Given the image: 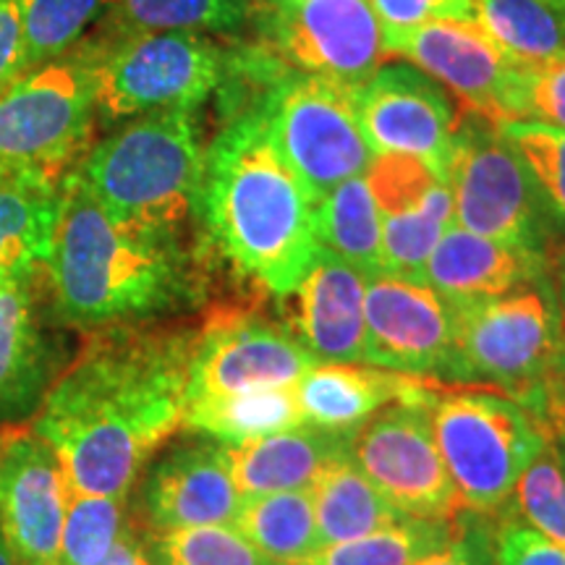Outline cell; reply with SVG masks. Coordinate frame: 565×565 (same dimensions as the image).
I'll return each instance as SVG.
<instances>
[{"label": "cell", "instance_id": "obj_1", "mask_svg": "<svg viewBox=\"0 0 565 565\" xmlns=\"http://www.w3.org/2000/svg\"><path fill=\"white\" fill-rule=\"evenodd\" d=\"M194 343V328L141 322L87 338L32 429L51 443L71 492L126 498L141 466L181 429Z\"/></svg>", "mask_w": 565, "mask_h": 565}, {"label": "cell", "instance_id": "obj_2", "mask_svg": "<svg viewBox=\"0 0 565 565\" xmlns=\"http://www.w3.org/2000/svg\"><path fill=\"white\" fill-rule=\"evenodd\" d=\"M45 275L61 320L89 330L192 307L204 291L183 238L116 223L76 171L63 179Z\"/></svg>", "mask_w": 565, "mask_h": 565}, {"label": "cell", "instance_id": "obj_3", "mask_svg": "<svg viewBox=\"0 0 565 565\" xmlns=\"http://www.w3.org/2000/svg\"><path fill=\"white\" fill-rule=\"evenodd\" d=\"M200 221L217 252L278 299L312 267L317 204L275 147L259 105L231 116L204 152Z\"/></svg>", "mask_w": 565, "mask_h": 565}, {"label": "cell", "instance_id": "obj_4", "mask_svg": "<svg viewBox=\"0 0 565 565\" xmlns=\"http://www.w3.org/2000/svg\"><path fill=\"white\" fill-rule=\"evenodd\" d=\"M204 152L196 108L158 110L92 147L76 173L116 223L183 238L200 217Z\"/></svg>", "mask_w": 565, "mask_h": 565}, {"label": "cell", "instance_id": "obj_5", "mask_svg": "<svg viewBox=\"0 0 565 565\" xmlns=\"http://www.w3.org/2000/svg\"><path fill=\"white\" fill-rule=\"evenodd\" d=\"M563 324L550 275L494 299L456 303L437 383L498 391L534 414Z\"/></svg>", "mask_w": 565, "mask_h": 565}, {"label": "cell", "instance_id": "obj_6", "mask_svg": "<svg viewBox=\"0 0 565 565\" xmlns=\"http://www.w3.org/2000/svg\"><path fill=\"white\" fill-rule=\"evenodd\" d=\"M435 440L466 511L498 515L550 437L513 398L487 387L437 385Z\"/></svg>", "mask_w": 565, "mask_h": 565}, {"label": "cell", "instance_id": "obj_7", "mask_svg": "<svg viewBox=\"0 0 565 565\" xmlns=\"http://www.w3.org/2000/svg\"><path fill=\"white\" fill-rule=\"evenodd\" d=\"M113 40L82 42L95 74L97 116L108 121L200 108L231 68V47L207 34L131 32Z\"/></svg>", "mask_w": 565, "mask_h": 565}, {"label": "cell", "instance_id": "obj_8", "mask_svg": "<svg viewBox=\"0 0 565 565\" xmlns=\"http://www.w3.org/2000/svg\"><path fill=\"white\" fill-rule=\"evenodd\" d=\"M95 74L84 45L40 63L0 92V179L63 181L95 124Z\"/></svg>", "mask_w": 565, "mask_h": 565}, {"label": "cell", "instance_id": "obj_9", "mask_svg": "<svg viewBox=\"0 0 565 565\" xmlns=\"http://www.w3.org/2000/svg\"><path fill=\"white\" fill-rule=\"evenodd\" d=\"M257 105L275 147L315 204L338 183L364 175L374 160L359 124L353 89L286 68Z\"/></svg>", "mask_w": 565, "mask_h": 565}, {"label": "cell", "instance_id": "obj_10", "mask_svg": "<svg viewBox=\"0 0 565 565\" xmlns=\"http://www.w3.org/2000/svg\"><path fill=\"white\" fill-rule=\"evenodd\" d=\"M448 183L458 228L547 254L553 217L524 160L498 126L463 113Z\"/></svg>", "mask_w": 565, "mask_h": 565}, {"label": "cell", "instance_id": "obj_11", "mask_svg": "<svg viewBox=\"0 0 565 565\" xmlns=\"http://www.w3.org/2000/svg\"><path fill=\"white\" fill-rule=\"evenodd\" d=\"M254 30L288 68L359 89L385 61V26L370 0H270Z\"/></svg>", "mask_w": 565, "mask_h": 565}, {"label": "cell", "instance_id": "obj_12", "mask_svg": "<svg viewBox=\"0 0 565 565\" xmlns=\"http://www.w3.org/2000/svg\"><path fill=\"white\" fill-rule=\"evenodd\" d=\"M427 406L391 404L374 412L351 429V461L408 519L454 521L466 508L445 469Z\"/></svg>", "mask_w": 565, "mask_h": 565}, {"label": "cell", "instance_id": "obj_13", "mask_svg": "<svg viewBox=\"0 0 565 565\" xmlns=\"http://www.w3.org/2000/svg\"><path fill=\"white\" fill-rule=\"evenodd\" d=\"M385 58H404L461 103L463 113L494 126L519 121V66L500 53L477 21H429L385 30Z\"/></svg>", "mask_w": 565, "mask_h": 565}, {"label": "cell", "instance_id": "obj_14", "mask_svg": "<svg viewBox=\"0 0 565 565\" xmlns=\"http://www.w3.org/2000/svg\"><path fill=\"white\" fill-rule=\"evenodd\" d=\"M353 105L374 158L414 154L448 179L463 110L435 79L412 63H383L353 89Z\"/></svg>", "mask_w": 565, "mask_h": 565}, {"label": "cell", "instance_id": "obj_15", "mask_svg": "<svg viewBox=\"0 0 565 565\" xmlns=\"http://www.w3.org/2000/svg\"><path fill=\"white\" fill-rule=\"evenodd\" d=\"M315 364L286 324L252 309H217L196 330L186 404L249 387L294 385Z\"/></svg>", "mask_w": 565, "mask_h": 565}, {"label": "cell", "instance_id": "obj_16", "mask_svg": "<svg viewBox=\"0 0 565 565\" xmlns=\"http://www.w3.org/2000/svg\"><path fill=\"white\" fill-rule=\"evenodd\" d=\"M364 181L380 217L383 275L424 282L429 254L454 225L448 179L414 154H377Z\"/></svg>", "mask_w": 565, "mask_h": 565}, {"label": "cell", "instance_id": "obj_17", "mask_svg": "<svg viewBox=\"0 0 565 565\" xmlns=\"http://www.w3.org/2000/svg\"><path fill=\"white\" fill-rule=\"evenodd\" d=\"M68 494L51 443L0 427V526L19 565H58Z\"/></svg>", "mask_w": 565, "mask_h": 565}, {"label": "cell", "instance_id": "obj_18", "mask_svg": "<svg viewBox=\"0 0 565 565\" xmlns=\"http://www.w3.org/2000/svg\"><path fill=\"white\" fill-rule=\"evenodd\" d=\"M454 338V307L424 282L366 278L364 364L437 380Z\"/></svg>", "mask_w": 565, "mask_h": 565}, {"label": "cell", "instance_id": "obj_19", "mask_svg": "<svg viewBox=\"0 0 565 565\" xmlns=\"http://www.w3.org/2000/svg\"><path fill=\"white\" fill-rule=\"evenodd\" d=\"M242 494L233 484L225 443L194 440L166 454L147 475L141 513L147 532L233 526Z\"/></svg>", "mask_w": 565, "mask_h": 565}, {"label": "cell", "instance_id": "obj_20", "mask_svg": "<svg viewBox=\"0 0 565 565\" xmlns=\"http://www.w3.org/2000/svg\"><path fill=\"white\" fill-rule=\"evenodd\" d=\"M291 296L286 328L317 364H364L366 278L362 273L320 246Z\"/></svg>", "mask_w": 565, "mask_h": 565}, {"label": "cell", "instance_id": "obj_21", "mask_svg": "<svg viewBox=\"0 0 565 565\" xmlns=\"http://www.w3.org/2000/svg\"><path fill=\"white\" fill-rule=\"evenodd\" d=\"M547 275V254L524 246L492 242L450 225L429 254L424 286L440 294L450 307L494 299Z\"/></svg>", "mask_w": 565, "mask_h": 565}, {"label": "cell", "instance_id": "obj_22", "mask_svg": "<svg viewBox=\"0 0 565 565\" xmlns=\"http://www.w3.org/2000/svg\"><path fill=\"white\" fill-rule=\"evenodd\" d=\"M351 456V429L299 424L257 440L228 445L225 458L242 498L309 490L330 463Z\"/></svg>", "mask_w": 565, "mask_h": 565}, {"label": "cell", "instance_id": "obj_23", "mask_svg": "<svg viewBox=\"0 0 565 565\" xmlns=\"http://www.w3.org/2000/svg\"><path fill=\"white\" fill-rule=\"evenodd\" d=\"M437 385V380L408 377L370 364H315L296 383V393L307 424L353 429L383 406H427L435 398Z\"/></svg>", "mask_w": 565, "mask_h": 565}, {"label": "cell", "instance_id": "obj_24", "mask_svg": "<svg viewBox=\"0 0 565 565\" xmlns=\"http://www.w3.org/2000/svg\"><path fill=\"white\" fill-rule=\"evenodd\" d=\"M51 374V349L34 307V275L0 280V422L26 412Z\"/></svg>", "mask_w": 565, "mask_h": 565}, {"label": "cell", "instance_id": "obj_25", "mask_svg": "<svg viewBox=\"0 0 565 565\" xmlns=\"http://www.w3.org/2000/svg\"><path fill=\"white\" fill-rule=\"evenodd\" d=\"M63 181L0 179V280L32 278L53 252Z\"/></svg>", "mask_w": 565, "mask_h": 565}, {"label": "cell", "instance_id": "obj_26", "mask_svg": "<svg viewBox=\"0 0 565 565\" xmlns=\"http://www.w3.org/2000/svg\"><path fill=\"white\" fill-rule=\"evenodd\" d=\"M309 498L315 508L320 550L359 540L408 519L374 490L351 456L330 463L309 487Z\"/></svg>", "mask_w": 565, "mask_h": 565}, {"label": "cell", "instance_id": "obj_27", "mask_svg": "<svg viewBox=\"0 0 565 565\" xmlns=\"http://www.w3.org/2000/svg\"><path fill=\"white\" fill-rule=\"evenodd\" d=\"M303 422L299 393L294 385L249 387L231 395H215L186 404L183 429H192L228 445L299 427Z\"/></svg>", "mask_w": 565, "mask_h": 565}, {"label": "cell", "instance_id": "obj_28", "mask_svg": "<svg viewBox=\"0 0 565 565\" xmlns=\"http://www.w3.org/2000/svg\"><path fill=\"white\" fill-rule=\"evenodd\" d=\"M475 21L519 68L565 51V9L555 0H475Z\"/></svg>", "mask_w": 565, "mask_h": 565}, {"label": "cell", "instance_id": "obj_29", "mask_svg": "<svg viewBox=\"0 0 565 565\" xmlns=\"http://www.w3.org/2000/svg\"><path fill=\"white\" fill-rule=\"evenodd\" d=\"M257 0H116L108 21L116 34L192 32L238 38L257 21Z\"/></svg>", "mask_w": 565, "mask_h": 565}, {"label": "cell", "instance_id": "obj_30", "mask_svg": "<svg viewBox=\"0 0 565 565\" xmlns=\"http://www.w3.org/2000/svg\"><path fill=\"white\" fill-rule=\"evenodd\" d=\"M317 242L364 278L383 275L380 217L364 175L338 183L317 204Z\"/></svg>", "mask_w": 565, "mask_h": 565}, {"label": "cell", "instance_id": "obj_31", "mask_svg": "<svg viewBox=\"0 0 565 565\" xmlns=\"http://www.w3.org/2000/svg\"><path fill=\"white\" fill-rule=\"evenodd\" d=\"M233 529H238L259 553L286 565H296L320 550L309 490L244 498Z\"/></svg>", "mask_w": 565, "mask_h": 565}, {"label": "cell", "instance_id": "obj_32", "mask_svg": "<svg viewBox=\"0 0 565 565\" xmlns=\"http://www.w3.org/2000/svg\"><path fill=\"white\" fill-rule=\"evenodd\" d=\"M461 513L454 521L404 519L359 540L317 550L296 565H416L454 542Z\"/></svg>", "mask_w": 565, "mask_h": 565}, {"label": "cell", "instance_id": "obj_33", "mask_svg": "<svg viewBox=\"0 0 565 565\" xmlns=\"http://www.w3.org/2000/svg\"><path fill=\"white\" fill-rule=\"evenodd\" d=\"M113 6L116 0H21L24 71L76 51Z\"/></svg>", "mask_w": 565, "mask_h": 565}, {"label": "cell", "instance_id": "obj_34", "mask_svg": "<svg viewBox=\"0 0 565 565\" xmlns=\"http://www.w3.org/2000/svg\"><path fill=\"white\" fill-rule=\"evenodd\" d=\"M152 565H286L259 553L233 526H192L147 532Z\"/></svg>", "mask_w": 565, "mask_h": 565}, {"label": "cell", "instance_id": "obj_35", "mask_svg": "<svg viewBox=\"0 0 565 565\" xmlns=\"http://www.w3.org/2000/svg\"><path fill=\"white\" fill-rule=\"evenodd\" d=\"M515 519L565 550V471L550 443L521 475L498 519Z\"/></svg>", "mask_w": 565, "mask_h": 565}, {"label": "cell", "instance_id": "obj_36", "mask_svg": "<svg viewBox=\"0 0 565 565\" xmlns=\"http://www.w3.org/2000/svg\"><path fill=\"white\" fill-rule=\"evenodd\" d=\"M126 498L68 494V511L61 532L58 565H97L121 536Z\"/></svg>", "mask_w": 565, "mask_h": 565}, {"label": "cell", "instance_id": "obj_37", "mask_svg": "<svg viewBox=\"0 0 565 565\" xmlns=\"http://www.w3.org/2000/svg\"><path fill=\"white\" fill-rule=\"evenodd\" d=\"M498 129L524 160L553 223L565 228V129L536 121H508Z\"/></svg>", "mask_w": 565, "mask_h": 565}, {"label": "cell", "instance_id": "obj_38", "mask_svg": "<svg viewBox=\"0 0 565 565\" xmlns=\"http://www.w3.org/2000/svg\"><path fill=\"white\" fill-rule=\"evenodd\" d=\"M515 103H519V121L565 129V51L536 66L519 68Z\"/></svg>", "mask_w": 565, "mask_h": 565}, {"label": "cell", "instance_id": "obj_39", "mask_svg": "<svg viewBox=\"0 0 565 565\" xmlns=\"http://www.w3.org/2000/svg\"><path fill=\"white\" fill-rule=\"evenodd\" d=\"M494 561L498 565H565V550L532 526L503 515L494 526Z\"/></svg>", "mask_w": 565, "mask_h": 565}, {"label": "cell", "instance_id": "obj_40", "mask_svg": "<svg viewBox=\"0 0 565 565\" xmlns=\"http://www.w3.org/2000/svg\"><path fill=\"white\" fill-rule=\"evenodd\" d=\"M385 30H408L429 21H475V0H370Z\"/></svg>", "mask_w": 565, "mask_h": 565}, {"label": "cell", "instance_id": "obj_41", "mask_svg": "<svg viewBox=\"0 0 565 565\" xmlns=\"http://www.w3.org/2000/svg\"><path fill=\"white\" fill-rule=\"evenodd\" d=\"M416 565H498L494 561V526L487 515L463 511L458 532L443 553Z\"/></svg>", "mask_w": 565, "mask_h": 565}, {"label": "cell", "instance_id": "obj_42", "mask_svg": "<svg viewBox=\"0 0 565 565\" xmlns=\"http://www.w3.org/2000/svg\"><path fill=\"white\" fill-rule=\"evenodd\" d=\"M532 416L553 443L565 435V324L553 362H550L545 380H542L540 398H536Z\"/></svg>", "mask_w": 565, "mask_h": 565}, {"label": "cell", "instance_id": "obj_43", "mask_svg": "<svg viewBox=\"0 0 565 565\" xmlns=\"http://www.w3.org/2000/svg\"><path fill=\"white\" fill-rule=\"evenodd\" d=\"M24 74L21 0H0V92Z\"/></svg>", "mask_w": 565, "mask_h": 565}, {"label": "cell", "instance_id": "obj_44", "mask_svg": "<svg viewBox=\"0 0 565 565\" xmlns=\"http://www.w3.org/2000/svg\"><path fill=\"white\" fill-rule=\"evenodd\" d=\"M97 565H152V561L150 553H147L145 540L137 534V529L126 524L121 536L116 540V545H113L110 553Z\"/></svg>", "mask_w": 565, "mask_h": 565}, {"label": "cell", "instance_id": "obj_45", "mask_svg": "<svg viewBox=\"0 0 565 565\" xmlns=\"http://www.w3.org/2000/svg\"><path fill=\"white\" fill-rule=\"evenodd\" d=\"M553 286H555V296H557V303H561V315L565 322V252L561 254V259H557V265H555Z\"/></svg>", "mask_w": 565, "mask_h": 565}, {"label": "cell", "instance_id": "obj_46", "mask_svg": "<svg viewBox=\"0 0 565 565\" xmlns=\"http://www.w3.org/2000/svg\"><path fill=\"white\" fill-rule=\"evenodd\" d=\"M0 565H19V561L13 557L11 547H9V540H6L3 526H0Z\"/></svg>", "mask_w": 565, "mask_h": 565}, {"label": "cell", "instance_id": "obj_47", "mask_svg": "<svg viewBox=\"0 0 565 565\" xmlns=\"http://www.w3.org/2000/svg\"><path fill=\"white\" fill-rule=\"evenodd\" d=\"M555 450H557V456H561V463L565 466V435L555 440Z\"/></svg>", "mask_w": 565, "mask_h": 565}, {"label": "cell", "instance_id": "obj_48", "mask_svg": "<svg viewBox=\"0 0 565 565\" xmlns=\"http://www.w3.org/2000/svg\"><path fill=\"white\" fill-rule=\"evenodd\" d=\"M555 3H561V6H563V9H565V0H555Z\"/></svg>", "mask_w": 565, "mask_h": 565}, {"label": "cell", "instance_id": "obj_49", "mask_svg": "<svg viewBox=\"0 0 565 565\" xmlns=\"http://www.w3.org/2000/svg\"><path fill=\"white\" fill-rule=\"evenodd\" d=\"M257 3H265V0H257Z\"/></svg>", "mask_w": 565, "mask_h": 565}, {"label": "cell", "instance_id": "obj_50", "mask_svg": "<svg viewBox=\"0 0 565 565\" xmlns=\"http://www.w3.org/2000/svg\"><path fill=\"white\" fill-rule=\"evenodd\" d=\"M555 445V443H553ZM557 458H561V456H557ZM563 471H565V466H563Z\"/></svg>", "mask_w": 565, "mask_h": 565}, {"label": "cell", "instance_id": "obj_51", "mask_svg": "<svg viewBox=\"0 0 565 565\" xmlns=\"http://www.w3.org/2000/svg\"><path fill=\"white\" fill-rule=\"evenodd\" d=\"M265 3H270V0H265Z\"/></svg>", "mask_w": 565, "mask_h": 565}]
</instances>
